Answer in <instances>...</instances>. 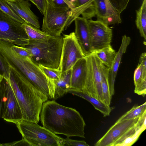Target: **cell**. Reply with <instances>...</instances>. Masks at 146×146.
<instances>
[{
  "label": "cell",
  "mask_w": 146,
  "mask_h": 146,
  "mask_svg": "<svg viewBox=\"0 0 146 146\" xmlns=\"http://www.w3.org/2000/svg\"><path fill=\"white\" fill-rule=\"evenodd\" d=\"M63 37V46L59 68L60 75L71 69L78 60L85 57L74 32L68 35L64 34Z\"/></svg>",
  "instance_id": "obj_9"
},
{
  "label": "cell",
  "mask_w": 146,
  "mask_h": 146,
  "mask_svg": "<svg viewBox=\"0 0 146 146\" xmlns=\"http://www.w3.org/2000/svg\"><path fill=\"white\" fill-rule=\"evenodd\" d=\"M72 69L66 72L56 80H52L54 87V100L59 98L67 93L71 88Z\"/></svg>",
  "instance_id": "obj_17"
},
{
  "label": "cell",
  "mask_w": 146,
  "mask_h": 146,
  "mask_svg": "<svg viewBox=\"0 0 146 146\" xmlns=\"http://www.w3.org/2000/svg\"><path fill=\"white\" fill-rule=\"evenodd\" d=\"M63 44V37L60 35L45 40H29L28 44L23 46L30 52L31 58L37 65L59 69Z\"/></svg>",
  "instance_id": "obj_5"
},
{
  "label": "cell",
  "mask_w": 146,
  "mask_h": 146,
  "mask_svg": "<svg viewBox=\"0 0 146 146\" xmlns=\"http://www.w3.org/2000/svg\"><path fill=\"white\" fill-rule=\"evenodd\" d=\"M0 9L11 17L21 23H26L8 5L4 0H0Z\"/></svg>",
  "instance_id": "obj_27"
},
{
  "label": "cell",
  "mask_w": 146,
  "mask_h": 146,
  "mask_svg": "<svg viewBox=\"0 0 146 146\" xmlns=\"http://www.w3.org/2000/svg\"><path fill=\"white\" fill-rule=\"evenodd\" d=\"M9 1H15L17 0H7Z\"/></svg>",
  "instance_id": "obj_39"
},
{
  "label": "cell",
  "mask_w": 146,
  "mask_h": 146,
  "mask_svg": "<svg viewBox=\"0 0 146 146\" xmlns=\"http://www.w3.org/2000/svg\"><path fill=\"white\" fill-rule=\"evenodd\" d=\"M38 66L46 77L52 80H56L60 78V73L58 69L48 68L41 65Z\"/></svg>",
  "instance_id": "obj_29"
},
{
  "label": "cell",
  "mask_w": 146,
  "mask_h": 146,
  "mask_svg": "<svg viewBox=\"0 0 146 146\" xmlns=\"http://www.w3.org/2000/svg\"><path fill=\"white\" fill-rule=\"evenodd\" d=\"M10 72V66L0 53V78H4L8 81L9 79Z\"/></svg>",
  "instance_id": "obj_28"
},
{
  "label": "cell",
  "mask_w": 146,
  "mask_h": 146,
  "mask_svg": "<svg viewBox=\"0 0 146 146\" xmlns=\"http://www.w3.org/2000/svg\"><path fill=\"white\" fill-rule=\"evenodd\" d=\"M86 57L78 60L72 68L71 88L82 92L84 87L87 72Z\"/></svg>",
  "instance_id": "obj_16"
},
{
  "label": "cell",
  "mask_w": 146,
  "mask_h": 146,
  "mask_svg": "<svg viewBox=\"0 0 146 146\" xmlns=\"http://www.w3.org/2000/svg\"><path fill=\"white\" fill-rule=\"evenodd\" d=\"M4 0L26 23L40 29V26L38 17L31 10V5L28 1L27 0Z\"/></svg>",
  "instance_id": "obj_13"
},
{
  "label": "cell",
  "mask_w": 146,
  "mask_h": 146,
  "mask_svg": "<svg viewBox=\"0 0 146 146\" xmlns=\"http://www.w3.org/2000/svg\"><path fill=\"white\" fill-rule=\"evenodd\" d=\"M107 9L116 23H121V19L120 14L118 13L113 8L109 0H104Z\"/></svg>",
  "instance_id": "obj_33"
},
{
  "label": "cell",
  "mask_w": 146,
  "mask_h": 146,
  "mask_svg": "<svg viewBox=\"0 0 146 146\" xmlns=\"http://www.w3.org/2000/svg\"><path fill=\"white\" fill-rule=\"evenodd\" d=\"M12 49L20 55L31 58L30 52L24 46H19L11 43Z\"/></svg>",
  "instance_id": "obj_34"
},
{
  "label": "cell",
  "mask_w": 146,
  "mask_h": 146,
  "mask_svg": "<svg viewBox=\"0 0 146 146\" xmlns=\"http://www.w3.org/2000/svg\"><path fill=\"white\" fill-rule=\"evenodd\" d=\"M70 1L73 3L76 2L77 0H70Z\"/></svg>",
  "instance_id": "obj_38"
},
{
  "label": "cell",
  "mask_w": 146,
  "mask_h": 146,
  "mask_svg": "<svg viewBox=\"0 0 146 146\" xmlns=\"http://www.w3.org/2000/svg\"><path fill=\"white\" fill-rule=\"evenodd\" d=\"M130 0H109L113 8L120 14L126 9Z\"/></svg>",
  "instance_id": "obj_30"
},
{
  "label": "cell",
  "mask_w": 146,
  "mask_h": 146,
  "mask_svg": "<svg viewBox=\"0 0 146 146\" xmlns=\"http://www.w3.org/2000/svg\"><path fill=\"white\" fill-rule=\"evenodd\" d=\"M135 24L141 36L146 40V0H143L139 8L136 10Z\"/></svg>",
  "instance_id": "obj_24"
},
{
  "label": "cell",
  "mask_w": 146,
  "mask_h": 146,
  "mask_svg": "<svg viewBox=\"0 0 146 146\" xmlns=\"http://www.w3.org/2000/svg\"><path fill=\"white\" fill-rule=\"evenodd\" d=\"M15 124L31 146H61L63 138L37 123L22 120Z\"/></svg>",
  "instance_id": "obj_6"
},
{
  "label": "cell",
  "mask_w": 146,
  "mask_h": 146,
  "mask_svg": "<svg viewBox=\"0 0 146 146\" xmlns=\"http://www.w3.org/2000/svg\"><path fill=\"white\" fill-rule=\"evenodd\" d=\"M5 94V110L3 118L7 122L14 123L23 120L19 105L11 86L7 80L6 84Z\"/></svg>",
  "instance_id": "obj_12"
},
{
  "label": "cell",
  "mask_w": 146,
  "mask_h": 146,
  "mask_svg": "<svg viewBox=\"0 0 146 146\" xmlns=\"http://www.w3.org/2000/svg\"><path fill=\"white\" fill-rule=\"evenodd\" d=\"M46 1L55 7H67L72 10L74 8L73 4L70 0H46Z\"/></svg>",
  "instance_id": "obj_32"
},
{
  "label": "cell",
  "mask_w": 146,
  "mask_h": 146,
  "mask_svg": "<svg viewBox=\"0 0 146 146\" xmlns=\"http://www.w3.org/2000/svg\"><path fill=\"white\" fill-rule=\"evenodd\" d=\"M100 70L102 89L104 102L110 106L112 96L110 93L108 82L109 68L101 62Z\"/></svg>",
  "instance_id": "obj_22"
},
{
  "label": "cell",
  "mask_w": 146,
  "mask_h": 146,
  "mask_svg": "<svg viewBox=\"0 0 146 146\" xmlns=\"http://www.w3.org/2000/svg\"><path fill=\"white\" fill-rule=\"evenodd\" d=\"M0 53L10 67L22 74L48 99L53 100L46 77L31 58L19 55L12 49L10 42L2 40H0Z\"/></svg>",
  "instance_id": "obj_3"
},
{
  "label": "cell",
  "mask_w": 146,
  "mask_h": 146,
  "mask_svg": "<svg viewBox=\"0 0 146 146\" xmlns=\"http://www.w3.org/2000/svg\"><path fill=\"white\" fill-rule=\"evenodd\" d=\"M93 3L97 20L108 26L116 23L108 11L104 0H94Z\"/></svg>",
  "instance_id": "obj_20"
},
{
  "label": "cell",
  "mask_w": 146,
  "mask_h": 146,
  "mask_svg": "<svg viewBox=\"0 0 146 146\" xmlns=\"http://www.w3.org/2000/svg\"><path fill=\"white\" fill-rule=\"evenodd\" d=\"M31 146L29 143L23 138L18 141L13 142L12 143L5 144H1L0 146Z\"/></svg>",
  "instance_id": "obj_36"
},
{
  "label": "cell",
  "mask_w": 146,
  "mask_h": 146,
  "mask_svg": "<svg viewBox=\"0 0 146 146\" xmlns=\"http://www.w3.org/2000/svg\"><path fill=\"white\" fill-rule=\"evenodd\" d=\"M90 0H77L73 3L74 8L83 5L88 2Z\"/></svg>",
  "instance_id": "obj_37"
},
{
  "label": "cell",
  "mask_w": 146,
  "mask_h": 146,
  "mask_svg": "<svg viewBox=\"0 0 146 146\" xmlns=\"http://www.w3.org/2000/svg\"><path fill=\"white\" fill-rule=\"evenodd\" d=\"M7 81L4 78H0V118H2L3 117L5 110V87Z\"/></svg>",
  "instance_id": "obj_26"
},
{
  "label": "cell",
  "mask_w": 146,
  "mask_h": 146,
  "mask_svg": "<svg viewBox=\"0 0 146 146\" xmlns=\"http://www.w3.org/2000/svg\"><path fill=\"white\" fill-rule=\"evenodd\" d=\"M87 8L83 5L75 7L54 6L46 1V7L43 18L42 31L50 35L58 37Z\"/></svg>",
  "instance_id": "obj_4"
},
{
  "label": "cell",
  "mask_w": 146,
  "mask_h": 146,
  "mask_svg": "<svg viewBox=\"0 0 146 146\" xmlns=\"http://www.w3.org/2000/svg\"><path fill=\"white\" fill-rule=\"evenodd\" d=\"M89 146L88 144L84 141L73 140L69 137L63 139L61 146Z\"/></svg>",
  "instance_id": "obj_31"
},
{
  "label": "cell",
  "mask_w": 146,
  "mask_h": 146,
  "mask_svg": "<svg viewBox=\"0 0 146 146\" xmlns=\"http://www.w3.org/2000/svg\"><path fill=\"white\" fill-rule=\"evenodd\" d=\"M130 37L126 35L122 37L121 44L115 58L112 66L109 68L108 82L110 94L111 96L114 94V83L117 71L123 55L126 52L128 46L131 41Z\"/></svg>",
  "instance_id": "obj_15"
},
{
  "label": "cell",
  "mask_w": 146,
  "mask_h": 146,
  "mask_svg": "<svg viewBox=\"0 0 146 146\" xmlns=\"http://www.w3.org/2000/svg\"><path fill=\"white\" fill-rule=\"evenodd\" d=\"M116 52L110 44L92 53L95 55L104 64L110 68L112 66Z\"/></svg>",
  "instance_id": "obj_21"
},
{
  "label": "cell",
  "mask_w": 146,
  "mask_h": 146,
  "mask_svg": "<svg viewBox=\"0 0 146 146\" xmlns=\"http://www.w3.org/2000/svg\"><path fill=\"white\" fill-rule=\"evenodd\" d=\"M133 79L135 93L144 97L146 94V68L139 63L134 71Z\"/></svg>",
  "instance_id": "obj_19"
},
{
  "label": "cell",
  "mask_w": 146,
  "mask_h": 146,
  "mask_svg": "<svg viewBox=\"0 0 146 146\" xmlns=\"http://www.w3.org/2000/svg\"><path fill=\"white\" fill-rule=\"evenodd\" d=\"M68 92L86 100L90 103L96 110L100 112L104 117L109 115L112 110V108L110 106L82 91L70 89Z\"/></svg>",
  "instance_id": "obj_18"
},
{
  "label": "cell",
  "mask_w": 146,
  "mask_h": 146,
  "mask_svg": "<svg viewBox=\"0 0 146 146\" xmlns=\"http://www.w3.org/2000/svg\"><path fill=\"white\" fill-rule=\"evenodd\" d=\"M22 26L25 30L29 40H45L54 36L27 23L22 24Z\"/></svg>",
  "instance_id": "obj_23"
},
{
  "label": "cell",
  "mask_w": 146,
  "mask_h": 146,
  "mask_svg": "<svg viewBox=\"0 0 146 146\" xmlns=\"http://www.w3.org/2000/svg\"><path fill=\"white\" fill-rule=\"evenodd\" d=\"M92 53L110 44L112 30L100 21L88 19Z\"/></svg>",
  "instance_id": "obj_10"
},
{
  "label": "cell",
  "mask_w": 146,
  "mask_h": 146,
  "mask_svg": "<svg viewBox=\"0 0 146 146\" xmlns=\"http://www.w3.org/2000/svg\"><path fill=\"white\" fill-rule=\"evenodd\" d=\"M139 117L116 122L95 144V146H114V144L137 123Z\"/></svg>",
  "instance_id": "obj_11"
},
{
  "label": "cell",
  "mask_w": 146,
  "mask_h": 146,
  "mask_svg": "<svg viewBox=\"0 0 146 146\" xmlns=\"http://www.w3.org/2000/svg\"><path fill=\"white\" fill-rule=\"evenodd\" d=\"M145 113L146 103L145 102L141 105L133 106L130 110L121 116L117 121L139 117Z\"/></svg>",
  "instance_id": "obj_25"
},
{
  "label": "cell",
  "mask_w": 146,
  "mask_h": 146,
  "mask_svg": "<svg viewBox=\"0 0 146 146\" xmlns=\"http://www.w3.org/2000/svg\"><path fill=\"white\" fill-rule=\"evenodd\" d=\"M27 0L30 1L35 5L41 14L44 15L46 7V0Z\"/></svg>",
  "instance_id": "obj_35"
},
{
  "label": "cell",
  "mask_w": 146,
  "mask_h": 146,
  "mask_svg": "<svg viewBox=\"0 0 146 146\" xmlns=\"http://www.w3.org/2000/svg\"><path fill=\"white\" fill-rule=\"evenodd\" d=\"M86 57V75L82 92L105 103L101 86V62L92 53Z\"/></svg>",
  "instance_id": "obj_8"
},
{
  "label": "cell",
  "mask_w": 146,
  "mask_h": 146,
  "mask_svg": "<svg viewBox=\"0 0 146 146\" xmlns=\"http://www.w3.org/2000/svg\"><path fill=\"white\" fill-rule=\"evenodd\" d=\"M0 9V40L19 46L28 44L29 39L22 24Z\"/></svg>",
  "instance_id": "obj_7"
},
{
  "label": "cell",
  "mask_w": 146,
  "mask_h": 146,
  "mask_svg": "<svg viewBox=\"0 0 146 146\" xmlns=\"http://www.w3.org/2000/svg\"><path fill=\"white\" fill-rule=\"evenodd\" d=\"M9 80L21 110L23 120L38 123L48 98L21 73L10 67Z\"/></svg>",
  "instance_id": "obj_2"
},
{
  "label": "cell",
  "mask_w": 146,
  "mask_h": 146,
  "mask_svg": "<svg viewBox=\"0 0 146 146\" xmlns=\"http://www.w3.org/2000/svg\"><path fill=\"white\" fill-rule=\"evenodd\" d=\"M75 37L85 57L92 53L87 19L78 17L74 21Z\"/></svg>",
  "instance_id": "obj_14"
},
{
  "label": "cell",
  "mask_w": 146,
  "mask_h": 146,
  "mask_svg": "<svg viewBox=\"0 0 146 146\" xmlns=\"http://www.w3.org/2000/svg\"><path fill=\"white\" fill-rule=\"evenodd\" d=\"M40 114L43 127L52 133L69 138H85V121L75 109L62 106L54 100L47 101L43 103Z\"/></svg>",
  "instance_id": "obj_1"
}]
</instances>
